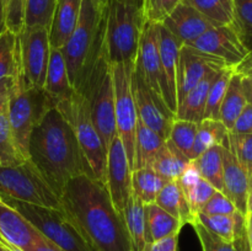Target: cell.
Returning <instances> with one entry per match:
<instances>
[{
    "label": "cell",
    "mask_w": 252,
    "mask_h": 251,
    "mask_svg": "<svg viewBox=\"0 0 252 251\" xmlns=\"http://www.w3.org/2000/svg\"><path fill=\"white\" fill-rule=\"evenodd\" d=\"M62 207L95 251H130L125 220L105 184L91 174L74 177L61 194Z\"/></svg>",
    "instance_id": "cell-1"
},
{
    "label": "cell",
    "mask_w": 252,
    "mask_h": 251,
    "mask_svg": "<svg viewBox=\"0 0 252 251\" xmlns=\"http://www.w3.org/2000/svg\"><path fill=\"white\" fill-rule=\"evenodd\" d=\"M29 160L59 197L71 179L91 174L73 128L57 107L51 108L32 132Z\"/></svg>",
    "instance_id": "cell-2"
},
{
    "label": "cell",
    "mask_w": 252,
    "mask_h": 251,
    "mask_svg": "<svg viewBox=\"0 0 252 251\" xmlns=\"http://www.w3.org/2000/svg\"><path fill=\"white\" fill-rule=\"evenodd\" d=\"M105 51V9L93 0H83L79 21L62 48L74 89Z\"/></svg>",
    "instance_id": "cell-3"
},
{
    "label": "cell",
    "mask_w": 252,
    "mask_h": 251,
    "mask_svg": "<svg viewBox=\"0 0 252 251\" xmlns=\"http://www.w3.org/2000/svg\"><path fill=\"white\" fill-rule=\"evenodd\" d=\"M145 22L142 7L120 0H107L105 49L111 64L135 63Z\"/></svg>",
    "instance_id": "cell-4"
},
{
    "label": "cell",
    "mask_w": 252,
    "mask_h": 251,
    "mask_svg": "<svg viewBox=\"0 0 252 251\" xmlns=\"http://www.w3.org/2000/svg\"><path fill=\"white\" fill-rule=\"evenodd\" d=\"M7 117L15 143L25 159H29V143L32 132L58 101L43 88H27L19 78H12L7 96Z\"/></svg>",
    "instance_id": "cell-5"
},
{
    "label": "cell",
    "mask_w": 252,
    "mask_h": 251,
    "mask_svg": "<svg viewBox=\"0 0 252 251\" xmlns=\"http://www.w3.org/2000/svg\"><path fill=\"white\" fill-rule=\"evenodd\" d=\"M74 90L83 94L88 101L91 120L103 144L108 149L113 138L117 135V129L112 69L106 56V49Z\"/></svg>",
    "instance_id": "cell-6"
},
{
    "label": "cell",
    "mask_w": 252,
    "mask_h": 251,
    "mask_svg": "<svg viewBox=\"0 0 252 251\" xmlns=\"http://www.w3.org/2000/svg\"><path fill=\"white\" fill-rule=\"evenodd\" d=\"M69 125L71 126L78 139L79 147L88 162L94 177L106 185V166H107V148L103 144L93 120L89 105L84 95L74 90L69 97L57 103Z\"/></svg>",
    "instance_id": "cell-7"
},
{
    "label": "cell",
    "mask_w": 252,
    "mask_h": 251,
    "mask_svg": "<svg viewBox=\"0 0 252 251\" xmlns=\"http://www.w3.org/2000/svg\"><path fill=\"white\" fill-rule=\"evenodd\" d=\"M20 212L39 233L64 251H95L63 208H51L0 197Z\"/></svg>",
    "instance_id": "cell-8"
},
{
    "label": "cell",
    "mask_w": 252,
    "mask_h": 251,
    "mask_svg": "<svg viewBox=\"0 0 252 251\" xmlns=\"http://www.w3.org/2000/svg\"><path fill=\"white\" fill-rule=\"evenodd\" d=\"M0 197L41 207L63 208L61 197L30 160L14 166H0Z\"/></svg>",
    "instance_id": "cell-9"
},
{
    "label": "cell",
    "mask_w": 252,
    "mask_h": 251,
    "mask_svg": "<svg viewBox=\"0 0 252 251\" xmlns=\"http://www.w3.org/2000/svg\"><path fill=\"white\" fill-rule=\"evenodd\" d=\"M48 29L22 27L16 34L17 74L27 88H43L51 54Z\"/></svg>",
    "instance_id": "cell-10"
},
{
    "label": "cell",
    "mask_w": 252,
    "mask_h": 251,
    "mask_svg": "<svg viewBox=\"0 0 252 251\" xmlns=\"http://www.w3.org/2000/svg\"><path fill=\"white\" fill-rule=\"evenodd\" d=\"M135 63L111 64L115 91V118L117 135L122 140L133 170L135 128L138 122L137 107L133 94V70Z\"/></svg>",
    "instance_id": "cell-11"
},
{
    "label": "cell",
    "mask_w": 252,
    "mask_h": 251,
    "mask_svg": "<svg viewBox=\"0 0 252 251\" xmlns=\"http://www.w3.org/2000/svg\"><path fill=\"white\" fill-rule=\"evenodd\" d=\"M134 69L143 76L149 88L157 93L165 101L167 107L176 115L177 103L170 94L166 80L162 74L159 52V24L145 22L140 37Z\"/></svg>",
    "instance_id": "cell-12"
},
{
    "label": "cell",
    "mask_w": 252,
    "mask_h": 251,
    "mask_svg": "<svg viewBox=\"0 0 252 251\" xmlns=\"http://www.w3.org/2000/svg\"><path fill=\"white\" fill-rule=\"evenodd\" d=\"M133 94L138 118L164 139H167L176 116L135 69L133 70Z\"/></svg>",
    "instance_id": "cell-13"
},
{
    "label": "cell",
    "mask_w": 252,
    "mask_h": 251,
    "mask_svg": "<svg viewBox=\"0 0 252 251\" xmlns=\"http://www.w3.org/2000/svg\"><path fill=\"white\" fill-rule=\"evenodd\" d=\"M186 46H191L203 53L216 57L229 68H235L250 53L241 42L233 25L211 27Z\"/></svg>",
    "instance_id": "cell-14"
},
{
    "label": "cell",
    "mask_w": 252,
    "mask_h": 251,
    "mask_svg": "<svg viewBox=\"0 0 252 251\" xmlns=\"http://www.w3.org/2000/svg\"><path fill=\"white\" fill-rule=\"evenodd\" d=\"M225 68H229V66H226L223 62L219 61L216 57L184 44L180 48L179 64H177V105L206 76L214 71L223 70Z\"/></svg>",
    "instance_id": "cell-15"
},
{
    "label": "cell",
    "mask_w": 252,
    "mask_h": 251,
    "mask_svg": "<svg viewBox=\"0 0 252 251\" xmlns=\"http://www.w3.org/2000/svg\"><path fill=\"white\" fill-rule=\"evenodd\" d=\"M132 171L125 145L116 135L107 149L106 187L113 206L122 217L132 192Z\"/></svg>",
    "instance_id": "cell-16"
},
{
    "label": "cell",
    "mask_w": 252,
    "mask_h": 251,
    "mask_svg": "<svg viewBox=\"0 0 252 251\" xmlns=\"http://www.w3.org/2000/svg\"><path fill=\"white\" fill-rule=\"evenodd\" d=\"M41 235L17 209L0 198V240L30 251Z\"/></svg>",
    "instance_id": "cell-17"
},
{
    "label": "cell",
    "mask_w": 252,
    "mask_h": 251,
    "mask_svg": "<svg viewBox=\"0 0 252 251\" xmlns=\"http://www.w3.org/2000/svg\"><path fill=\"white\" fill-rule=\"evenodd\" d=\"M161 25L176 37L182 46L192 43L207 30L214 26L201 12L184 1L175 7Z\"/></svg>",
    "instance_id": "cell-18"
},
{
    "label": "cell",
    "mask_w": 252,
    "mask_h": 251,
    "mask_svg": "<svg viewBox=\"0 0 252 251\" xmlns=\"http://www.w3.org/2000/svg\"><path fill=\"white\" fill-rule=\"evenodd\" d=\"M223 193L230 199L239 212L248 216L249 177L229 148L223 147Z\"/></svg>",
    "instance_id": "cell-19"
},
{
    "label": "cell",
    "mask_w": 252,
    "mask_h": 251,
    "mask_svg": "<svg viewBox=\"0 0 252 251\" xmlns=\"http://www.w3.org/2000/svg\"><path fill=\"white\" fill-rule=\"evenodd\" d=\"M83 0H57L48 33L51 47L63 48L79 21Z\"/></svg>",
    "instance_id": "cell-20"
},
{
    "label": "cell",
    "mask_w": 252,
    "mask_h": 251,
    "mask_svg": "<svg viewBox=\"0 0 252 251\" xmlns=\"http://www.w3.org/2000/svg\"><path fill=\"white\" fill-rule=\"evenodd\" d=\"M43 89L58 102L73 94L74 88L69 80L68 69L62 49L54 47L51 48Z\"/></svg>",
    "instance_id": "cell-21"
},
{
    "label": "cell",
    "mask_w": 252,
    "mask_h": 251,
    "mask_svg": "<svg viewBox=\"0 0 252 251\" xmlns=\"http://www.w3.org/2000/svg\"><path fill=\"white\" fill-rule=\"evenodd\" d=\"M182 44L176 39V37L164 26L159 24V52L160 61L164 78L166 80L170 94L177 103L176 97V78L177 64H179V53Z\"/></svg>",
    "instance_id": "cell-22"
},
{
    "label": "cell",
    "mask_w": 252,
    "mask_h": 251,
    "mask_svg": "<svg viewBox=\"0 0 252 251\" xmlns=\"http://www.w3.org/2000/svg\"><path fill=\"white\" fill-rule=\"evenodd\" d=\"M123 220L130 243V250L143 251L147 244V218L145 204L130 192L127 206L123 212Z\"/></svg>",
    "instance_id": "cell-23"
},
{
    "label": "cell",
    "mask_w": 252,
    "mask_h": 251,
    "mask_svg": "<svg viewBox=\"0 0 252 251\" xmlns=\"http://www.w3.org/2000/svg\"><path fill=\"white\" fill-rule=\"evenodd\" d=\"M219 71L209 74L197 86H194L184 98L179 102L176 110V118L191 122L199 123L204 118L207 97L212 83L218 75Z\"/></svg>",
    "instance_id": "cell-24"
},
{
    "label": "cell",
    "mask_w": 252,
    "mask_h": 251,
    "mask_svg": "<svg viewBox=\"0 0 252 251\" xmlns=\"http://www.w3.org/2000/svg\"><path fill=\"white\" fill-rule=\"evenodd\" d=\"M189 161L191 160L179 148L175 147L171 140L166 139L149 167L154 169L166 181H176Z\"/></svg>",
    "instance_id": "cell-25"
},
{
    "label": "cell",
    "mask_w": 252,
    "mask_h": 251,
    "mask_svg": "<svg viewBox=\"0 0 252 251\" xmlns=\"http://www.w3.org/2000/svg\"><path fill=\"white\" fill-rule=\"evenodd\" d=\"M164 138L158 134L155 130L148 127L138 118L137 128H135L134 139V160H133V170L140 167L150 166L165 143Z\"/></svg>",
    "instance_id": "cell-26"
},
{
    "label": "cell",
    "mask_w": 252,
    "mask_h": 251,
    "mask_svg": "<svg viewBox=\"0 0 252 251\" xmlns=\"http://www.w3.org/2000/svg\"><path fill=\"white\" fill-rule=\"evenodd\" d=\"M147 218V243L160 240L166 236L180 234L185 224L155 203L145 204Z\"/></svg>",
    "instance_id": "cell-27"
},
{
    "label": "cell",
    "mask_w": 252,
    "mask_h": 251,
    "mask_svg": "<svg viewBox=\"0 0 252 251\" xmlns=\"http://www.w3.org/2000/svg\"><path fill=\"white\" fill-rule=\"evenodd\" d=\"M154 203L180 219L185 225L191 224L196 217L177 181H167L159 192Z\"/></svg>",
    "instance_id": "cell-28"
},
{
    "label": "cell",
    "mask_w": 252,
    "mask_h": 251,
    "mask_svg": "<svg viewBox=\"0 0 252 251\" xmlns=\"http://www.w3.org/2000/svg\"><path fill=\"white\" fill-rule=\"evenodd\" d=\"M196 219L204 228L229 243H234L239 231L246 225V216L241 214L239 211L234 214H214V216L197 213Z\"/></svg>",
    "instance_id": "cell-29"
},
{
    "label": "cell",
    "mask_w": 252,
    "mask_h": 251,
    "mask_svg": "<svg viewBox=\"0 0 252 251\" xmlns=\"http://www.w3.org/2000/svg\"><path fill=\"white\" fill-rule=\"evenodd\" d=\"M228 137L229 129L220 120L203 118L197 126L192 160L216 145H223L228 148Z\"/></svg>",
    "instance_id": "cell-30"
},
{
    "label": "cell",
    "mask_w": 252,
    "mask_h": 251,
    "mask_svg": "<svg viewBox=\"0 0 252 251\" xmlns=\"http://www.w3.org/2000/svg\"><path fill=\"white\" fill-rule=\"evenodd\" d=\"M246 105H248V100L244 94L241 76L234 71L233 76L229 81L224 100L221 102L220 111H219V120L224 123L229 132L233 129L234 123L238 120Z\"/></svg>",
    "instance_id": "cell-31"
},
{
    "label": "cell",
    "mask_w": 252,
    "mask_h": 251,
    "mask_svg": "<svg viewBox=\"0 0 252 251\" xmlns=\"http://www.w3.org/2000/svg\"><path fill=\"white\" fill-rule=\"evenodd\" d=\"M223 145L209 148L201 155L191 160L198 170L202 179L208 181L217 191L223 192Z\"/></svg>",
    "instance_id": "cell-32"
},
{
    "label": "cell",
    "mask_w": 252,
    "mask_h": 251,
    "mask_svg": "<svg viewBox=\"0 0 252 251\" xmlns=\"http://www.w3.org/2000/svg\"><path fill=\"white\" fill-rule=\"evenodd\" d=\"M166 182L164 177L149 166L132 171V192L144 204L154 203Z\"/></svg>",
    "instance_id": "cell-33"
},
{
    "label": "cell",
    "mask_w": 252,
    "mask_h": 251,
    "mask_svg": "<svg viewBox=\"0 0 252 251\" xmlns=\"http://www.w3.org/2000/svg\"><path fill=\"white\" fill-rule=\"evenodd\" d=\"M201 12L214 26L234 24V0H182Z\"/></svg>",
    "instance_id": "cell-34"
},
{
    "label": "cell",
    "mask_w": 252,
    "mask_h": 251,
    "mask_svg": "<svg viewBox=\"0 0 252 251\" xmlns=\"http://www.w3.org/2000/svg\"><path fill=\"white\" fill-rule=\"evenodd\" d=\"M6 101L0 103V166H14L29 159L22 157L15 143L7 117Z\"/></svg>",
    "instance_id": "cell-35"
},
{
    "label": "cell",
    "mask_w": 252,
    "mask_h": 251,
    "mask_svg": "<svg viewBox=\"0 0 252 251\" xmlns=\"http://www.w3.org/2000/svg\"><path fill=\"white\" fill-rule=\"evenodd\" d=\"M234 74V68H225L218 73L216 79L212 83L207 97L206 110H204V118L211 120H219V111H220L221 102L225 96L229 81Z\"/></svg>",
    "instance_id": "cell-36"
},
{
    "label": "cell",
    "mask_w": 252,
    "mask_h": 251,
    "mask_svg": "<svg viewBox=\"0 0 252 251\" xmlns=\"http://www.w3.org/2000/svg\"><path fill=\"white\" fill-rule=\"evenodd\" d=\"M57 0H25L24 26L49 29Z\"/></svg>",
    "instance_id": "cell-37"
},
{
    "label": "cell",
    "mask_w": 252,
    "mask_h": 251,
    "mask_svg": "<svg viewBox=\"0 0 252 251\" xmlns=\"http://www.w3.org/2000/svg\"><path fill=\"white\" fill-rule=\"evenodd\" d=\"M17 70L16 34L6 29L0 34V81L15 78Z\"/></svg>",
    "instance_id": "cell-38"
},
{
    "label": "cell",
    "mask_w": 252,
    "mask_h": 251,
    "mask_svg": "<svg viewBox=\"0 0 252 251\" xmlns=\"http://www.w3.org/2000/svg\"><path fill=\"white\" fill-rule=\"evenodd\" d=\"M197 126H198V123L196 122L175 118L174 123L171 126L169 138H167L189 160H192V150H193L194 139H196Z\"/></svg>",
    "instance_id": "cell-39"
},
{
    "label": "cell",
    "mask_w": 252,
    "mask_h": 251,
    "mask_svg": "<svg viewBox=\"0 0 252 251\" xmlns=\"http://www.w3.org/2000/svg\"><path fill=\"white\" fill-rule=\"evenodd\" d=\"M234 29L249 52H252V0H234Z\"/></svg>",
    "instance_id": "cell-40"
},
{
    "label": "cell",
    "mask_w": 252,
    "mask_h": 251,
    "mask_svg": "<svg viewBox=\"0 0 252 251\" xmlns=\"http://www.w3.org/2000/svg\"><path fill=\"white\" fill-rule=\"evenodd\" d=\"M228 148L231 150L249 177V185H252V134H239L229 132ZM250 189V188H249Z\"/></svg>",
    "instance_id": "cell-41"
},
{
    "label": "cell",
    "mask_w": 252,
    "mask_h": 251,
    "mask_svg": "<svg viewBox=\"0 0 252 251\" xmlns=\"http://www.w3.org/2000/svg\"><path fill=\"white\" fill-rule=\"evenodd\" d=\"M194 233L198 236V240L201 243L202 251H239L238 248L234 243L223 240L218 235L209 231L208 229L204 228L201 223L194 217L193 221L191 223Z\"/></svg>",
    "instance_id": "cell-42"
},
{
    "label": "cell",
    "mask_w": 252,
    "mask_h": 251,
    "mask_svg": "<svg viewBox=\"0 0 252 251\" xmlns=\"http://www.w3.org/2000/svg\"><path fill=\"white\" fill-rule=\"evenodd\" d=\"M182 0H143L145 21L162 24Z\"/></svg>",
    "instance_id": "cell-43"
},
{
    "label": "cell",
    "mask_w": 252,
    "mask_h": 251,
    "mask_svg": "<svg viewBox=\"0 0 252 251\" xmlns=\"http://www.w3.org/2000/svg\"><path fill=\"white\" fill-rule=\"evenodd\" d=\"M182 192L191 207V211L193 212V214H197L201 211L202 207L208 202V199L216 193L217 189L208 181L201 177L196 184Z\"/></svg>",
    "instance_id": "cell-44"
},
{
    "label": "cell",
    "mask_w": 252,
    "mask_h": 251,
    "mask_svg": "<svg viewBox=\"0 0 252 251\" xmlns=\"http://www.w3.org/2000/svg\"><path fill=\"white\" fill-rule=\"evenodd\" d=\"M1 2L6 29L17 34L24 27L25 0H1Z\"/></svg>",
    "instance_id": "cell-45"
},
{
    "label": "cell",
    "mask_w": 252,
    "mask_h": 251,
    "mask_svg": "<svg viewBox=\"0 0 252 251\" xmlns=\"http://www.w3.org/2000/svg\"><path fill=\"white\" fill-rule=\"evenodd\" d=\"M235 212H238V209L234 206L233 202L223 192L217 191L208 199V202L202 207L198 213L214 216V214H234Z\"/></svg>",
    "instance_id": "cell-46"
},
{
    "label": "cell",
    "mask_w": 252,
    "mask_h": 251,
    "mask_svg": "<svg viewBox=\"0 0 252 251\" xmlns=\"http://www.w3.org/2000/svg\"><path fill=\"white\" fill-rule=\"evenodd\" d=\"M179 235L180 234H175L160 240L147 243L143 251H179Z\"/></svg>",
    "instance_id": "cell-47"
},
{
    "label": "cell",
    "mask_w": 252,
    "mask_h": 251,
    "mask_svg": "<svg viewBox=\"0 0 252 251\" xmlns=\"http://www.w3.org/2000/svg\"><path fill=\"white\" fill-rule=\"evenodd\" d=\"M233 133H239V134H252V105L248 103L238 120L234 123L233 129L230 130Z\"/></svg>",
    "instance_id": "cell-48"
},
{
    "label": "cell",
    "mask_w": 252,
    "mask_h": 251,
    "mask_svg": "<svg viewBox=\"0 0 252 251\" xmlns=\"http://www.w3.org/2000/svg\"><path fill=\"white\" fill-rule=\"evenodd\" d=\"M30 251H64L63 249H61L59 246H57L56 244L52 243L51 240L46 238V236L41 235L36 240V243L33 244L32 249Z\"/></svg>",
    "instance_id": "cell-49"
},
{
    "label": "cell",
    "mask_w": 252,
    "mask_h": 251,
    "mask_svg": "<svg viewBox=\"0 0 252 251\" xmlns=\"http://www.w3.org/2000/svg\"><path fill=\"white\" fill-rule=\"evenodd\" d=\"M234 71L240 76H252V52L241 62L239 65L234 68Z\"/></svg>",
    "instance_id": "cell-50"
},
{
    "label": "cell",
    "mask_w": 252,
    "mask_h": 251,
    "mask_svg": "<svg viewBox=\"0 0 252 251\" xmlns=\"http://www.w3.org/2000/svg\"><path fill=\"white\" fill-rule=\"evenodd\" d=\"M241 84L248 103L252 105V76H241Z\"/></svg>",
    "instance_id": "cell-51"
},
{
    "label": "cell",
    "mask_w": 252,
    "mask_h": 251,
    "mask_svg": "<svg viewBox=\"0 0 252 251\" xmlns=\"http://www.w3.org/2000/svg\"><path fill=\"white\" fill-rule=\"evenodd\" d=\"M12 85V78L11 79H5V80L0 81V103L7 100L10 90H11Z\"/></svg>",
    "instance_id": "cell-52"
},
{
    "label": "cell",
    "mask_w": 252,
    "mask_h": 251,
    "mask_svg": "<svg viewBox=\"0 0 252 251\" xmlns=\"http://www.w3.org/2000/svg\"><path fill=\"white\" fill-rule=\"evenodd\" d=\"M246 229H248L249 248H250V251H252V214L246 216Z\"/></svg>",
    "instance_id": "cell-53"
},
{
    "label": "cell",
    "mask_w": 252,
    "mask_h": 251,
    "mask_svg": "<svg viewBox=\"0 0 252 251\" xmlns=\"http://www.w3.org/2000/svg\"><path fill=\"white\" fill-rule=\"evenodd\" d=\"M6 30V22H5V15H4V7H2V2L0 0V34Z\"/></svg>",
    "instance_id": "cell-54"
},
{
    "label": "cell",
    "mask_w": 252,
    "mask_h": 251,
    "mask_svg": "<svg viewBox=\"0 0 252 251\" xmlns=\"http://www.w3.org/2000/svg\"><path fill=\"white\" fill-rule=\"evenodd\" d=\"M0 245H1L2 250L4 251H24V250H21V249L15 248V246H12V245H9V244L4 243V241H1V240H0Z\"/></svg>",
    "instance_id": "cell-55"
},
{
    "label": "cell",
    "mask_w": 252,
    "mask_h": 251,
    "mask_svg": "<svg viewBox=\"0 0 252 251\" xmlns=\"http://www.w3.org/2000/svg\"><path fill=\"white\" fill-rule=\"evenodd\" d=\"M248 214H252V185L249 189V196H248Z\"/></svg>",
    "instance_id": "cell-56"
},
{
    "label": "cell",
    "mask_w": 252,
    "mask_h": 251,
    "mask_svg": "<svg viewBox=\"0 0 252 251\" xmlns=\"http://www.w3.org/2000/svg\"><path fill=\"white\" fill-rule=\"evenodd\" d=\"M120 1L137 5V6H139V7H142V5H143V0H120Z\"/></svg>",
    "instance_id": "cell-57"
},
{
    "label": "cell",
    "mask_w": 252,
    "mask_h": 251,
    "mask_svg": "<svg viewBox=\"0 0 252 251\" xmlns=\"http://www.w3.org/2000/svg\"><path fill=\"white\" fill-rule=\"evenodd\" d=\"M96 5H97L100 9H105L106 4H107V0H93Z\"/></svg>",
    "instance_id": "cell-58"
},
{
    "label": "cell",
    "mask_w": 252,
    "mask_h": 251,
    "mask_svg": "<svg viewBox=\"0 0 252 251\" xmlns=\"http://www.w3.org/2000/svg\"><path fill=\"white\" fill-rule=\"evenodd\" d=\"M0 251H4V250H2V248H1V245H0Z\"/></svg>",
    "instance_id": "cell-59"
},
{
    "label": "cell",
    "mask_w": 252,
    "mask_h": 251,
    "mask_svg": "<svg viewBox=\"0 0 252 251\" xmlns=\"http://www.w3.org/2000/svg\"><path fill=\"white\" fill-rule=\"evenodd\" d=\"M130 251H132V250H130Z\"/></svg>",
    "instance_id": "cell-60"
}]
</instances>
